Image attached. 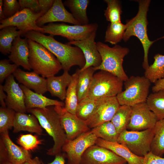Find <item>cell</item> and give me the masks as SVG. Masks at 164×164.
Listing matches in <instances>:
<instances>
[{
    "label": "cell",
    "mask_w": 164,
    "mask_h": 164,
    "mask_svg": "<svg viewBox=\"0 0 164 164\" xmlns=\"http://www.w3.org/2000/svg\"><path fill=\"white\" fill-rule=\"evenodd\" d=\"M23 36L44 46L56 58L61 64L64 71H69L74 66L80 69L85 64V60L81 50L77 46L63 44L56 40L53 36H46L34 30L29 31Z\"/></svg>",
    "instance_id": "6da1fadb"
},
{
    "label": "cell",
    "mask_w": 164,
    "mask_h": 164,
    "mask_svg": "<svg viewBox=\"0 0 164 164\" xmlns=\"http://www.w3.org/2000/svg\"><path fill=\"white\" fill-rule=\"evenodd\" d=\"M27 112L34 115L42 128L53 138L54 145L47 150V154L54 156L60 153L67 140L66 135L61 124L60 115L56 106L42 108L27 110Z\"/></svg>",
    "instance_id": "7a4b0ae2"
},
{
    "label": "cell",
    "mask_w": 164,
    "mask_h": 164,
    "mask_svg": "<svg viewBox=\"0 0 164 164\" xmlns=\"http://www.w3.org/2000/svg\"><path fill=\"white\" fill-rule=\"evenodd\" d=\"M139 4L138 12L135 16L126 23V28L123 39L127 42L132 36L136 37L141 43L144 50V56L142 67L145 70L149 66L148 53L152 44L157 40L164 38V36L154 41L149 39L147 34V12L151 2L150 0L138 1Z\"/></svg>",
    "instance_id": "3957f363"
},
{
    "label": "cell",
    "mask_w": 164,
    "mask_h": 164,
    "mask_svg": "<svg viewBox=\"0 0 164 164\" xmlns=\"http://www.w3.org/2000/svg\"><path fill=\"white\" fill-rule=\"evenodd\" d=\"M29 50V62L31 69L44 78L55 76L62 69L55 56L42 44L27 39Z\"/></svg>",
    "instance_id": "277c9868"
},
{
    "label": "cell",
    "mask_w": 164,
    "mask_h": 164,
    "mask_svg": "<svg viewBox=\"0 0 164 164\" xmlns=\"http://www.w3.org/2000/svg\"><path fill=\"white\" fill-rule=\"evenodd\" d=\"M96 45L102 62L99 66L94 67V70L109 72L123 82L127 80L129 77L124 70L123 63L124 58L129 52V49L118 45L111 47L100 41L96 43Z\"/></svg>",
    "instance_id": "5b68a950"
},
{
    "label": "cell",
    "mask_w": 164,
    "mask_h": 164,
    "mask_svg": "<svg viewBox=\"0 0 164 164\" xmlns=\"http://www.w3.org/2000/svg\"><path fill=\"white\" fill-rule=\"evenodd\" d=\"M151 82L144 76H131L124 82L125 90L116 96L120 105L131 107L146 102Z\"/></svg>",
    "instance_id": "8992f818"
},
{
    "label": "cell",
    "mask_w": 164,
    "mask_h": 164,
    "mask_svg": "<svg viewBox=\"0 0 164 164\" xmlns=\"http://www.w3.org/2000/svg\"><path fill=\"white\" fill-rule=\"evenodd\" d=\"M124 82L112 74L104 70L94 73L88 97L95 100L115 97L122 91Z\"/></svg>",
    "instance_id": "52a82bcc"
},
{
    "label": "cell",
    "mask_w": 164,
    "mask_h": 164,
    "mask_svg": "<svg viewBox=\"0 0 164 164\" xmlns=\"http://www.w3.org/2000/svg\"><path fill=\"white\" fill-rule=\"evenodd\" d=\"M154 135V128L139 131L126 130L119 134L117 142L135 155L144 157L150 151Z\"/></svg>",
    "instance_id": "ba28073f"
},
{
    "label": "cell",
    "mask_w": 164,
    "mask_h": 164,
    "mask_svg": "<svg viewBox=\"0 0 164 164\" xmlns=\"http://www.w3.org/2000/svg\"><path fill=\"white\" fill-rule=\"evenodd\" d=\"M98 27L96 23L84 25H70L63 23H50L42 27L44 29L43 33L61 36L70 41L81 40L88 38L97 31Z\"/></svg>",
    "instance_id": "9c48e42d"
},
{
    "label": "cell",
    "mask_w": 164,
    "mask_h": 164,
    "mask_svg": "<svg viewBox=\"0 0 164 164\" xmlns=\"http://www.w3.org/2000/svg\"><path fill=\"white\" fill-rule=\"evenodd\" d=\"M97 138L91 130L73 140H67L62 151L66 153L67 164H81L83 154L88 148L95 144Z\"/></svg>",
    "instance_id": "30bf717a"
},
{
    "label": "cell",
    "mask_w": 164,
    "mask_h": 164,
    "mask_svg": "<svg viewBox=\"0 0 164 164\" xmlns=\"http://www.w3.org/2000/svg\"><path fill=\"white\" fill-rule=\"evenodd\" d=\"M44 14L41 12H35L27 9L17 12L12 16L0 21V29L9 26L16 27L24 34L30 30H34L43 33L44 29L38 26L37 20Z\"/></svg>",
    "instance_id": "8fae6325"
},
{
    "label": "cell",
    "mask_w": 164,
    "mask_h": 164,
    "mask_svg": "<svg viewBox=\"0 0 164 164\" xmlns=\"http://www.w3.org/2000/svg\"><path fill=\"white\" fill-rule=\"evenodd\" d=\"M0 134V159L2 162L7 161L12 164H22L32 158L29 151L18 146L12 141L9 131Z\"/></svg>",
    "instance_id": "7c38bea8"
},
{
    "label": "cell",
    "mask_w": 164,
    "mask_h": 164,
    "mask_svg": "<svg viewBox=\"0 0 164 164\" xmlns=\"http://www.w3.org/2000/svg\"><path fill=\"white\" fill-rule=\"evenodd\" d=\"M120 106L116 96L98 100L95 110L85 122L91 129L105 122L110 121Z\"/></svg>",
    "instance_id": "4fadbf2b"
},
{
    "label": "cell",
    "mask_w": 164,
    "mask_h": 164,
    "mask_svg": "<svg viewBox=\"0 0 164 164\" xmlns=\"http://www.w3.org/2000/svg\"><path fill=\"white\" fill-rule=\"evenodd\" d=\"M131 107V116L127 129L139 131L154 128L158 120L146 102L137 104Z\"/></svg>",
    "instance_id": "5bb4252c"
},
{
    "label": "cell",
    "mask_w": 164,
    "mask_h": 164,
    "mask_svg": "<svg viewBox=\"0 0 164 164\" xmlns=\"http://www.w3.org/2000/svg\"><path fill=\"white\" fill-rule=\"evenodd\" d=\"M127 162L110 150L96 144L85 151L81 161V164H126Z\"/></svg>",
    "instance_id": "9a60e30c"
},
{
    "label": "cell",
    "mask_w": 164,
    "mask_h": 164,
    "mask_svg": "<svg viewBox=\"0 0 164 164\" xmlns=\"http://www.w3.org/2000/svg\"><path fill=\"white\" fill-rule=\"evenodd\" d=\"M67 140H72L91 130L85 121L67 111L64 107L56 106Z\"/></svg>",
    "instance_id": "2e32d148"
},
{
    "label": "cell",
    "mask_w": 164,
    "mask_h": 164,
    "mask_svg": "<svg viewBox=\"0 0 164 164\" xmlns=\"http://www.w3.org/2000/svg\"><path fill=\"white\" fill-rule=\"evenodd\" d=\"M3 88L7 95L5 100L6 107L17 112L26 113L27 109L25 94L20 85L15 81L13 74L5 79Z\"/></svg>",
    "instance_id": "e0dca14e"
},
{
    "label": "cell",
    "mask_w": 164,
    "mask_h": 164,
    "mask_svg": "<svg viewBox=\"0 0 164 164\" xmlns=\"http://www.w3.org/2000/svg\"><path fill=\"white\" fill-rule=\"evenodd\" d=\"M96 32H95L90 36L82 40L70 41L67 43L79 47L84 54L85 64L83 68L80 69V71L91 67H97L101 63V57L95 41Z\"/></svg>",
    "instance_id": "ac0fdd59"
},
{
    "label": "cell",
    "mask_w": 164,
    "mask_h": 164,
    "mask_svg": "<svg viewBox=\"0 0 164 164\" xmlns=\"http://www.w3.org/2000/svg\"><path fill=\"white\" fill-rule=\"evenodd\" d=\"M63 22L74 25H81L65 9L61 0H54L51 8L36 21L37 25L41 27L48 23Z\"/></svg>",
    "instance_id": "d6986e66"
},
{
    "label": "cell",
    "mask_w": 164,
    "mask_h": 164,
    "mask_svg": "<svg viewBox=\"0 0 164 164\" xmlns=\"http://www.w3.org/2000/svg\"><path fill=\"white\" fill-rule=\"evenodd\" d=\"M19 83L42 94L46 91V79L34 71H25L18 68L13 73Z\"/></svg>",
    "instance_id": "ffe728a7"
},
{
    "label": "cell",
    "mask_w": 164,
    "mask_h": 164,
    "mask_svg": "<svg viewBox=\"0 0 164 164\" xmlns=\"http://www.w3.org/2000/svg\"><path fill=\"white\" fill-rule=\"evenodd\" d=\"M16 37L14 40L9 55V60L18 67L30 71L31 69L29 62V50L27 38Z\"/></svg>",
    "instance_id": "44dd1931"
},
{
    "label": "cell",
    "mask_w": 164,
    "mask_h": 164,
    "mask_svg": "<svg viewBox=\"0 0 164 164\" xmlns=\"http://www.w3.org/2000/svg\"><path fill=\"white\" fill-rule=\"evenodd\" d=\"M20 86L25 94V103L27 110L42 108L51 106L64 107V103L63 101L47 98L43 94L33 91L22 84Z\"/></svg>",
    "instance_id": "7402d4cb"
},
{
    "label": "cell",
    "mask_w": 164,
    "mask_h": 164,
    "mask_svg": "<svg viewBox=\"0 0 164 164\" xmlns=\"http://www.w3.org/2000/svg\"><path fill=\"white\" fill-rule=\"evenodd\" d=\"M13 128L14 133L24 131L35 133L39 135L43 133L42 128L38 119L32 114L16 112Z\"/></svg>",
    "instance_id": "603a6c76"
},
{
    "label": "cell",
    "mask_w": 164,
    "mask_h": 164,
    "mask_svg": "<svg viewBox=\"0 0 164 164\" xmlns=\"http://www.w3.org/2000/svg\"><path fill=\"white\" fill-rule=\"evenodd\" d=\"M72 78L68 71H64L61 75L52 76L46 78V88L51 95L59 98L62 101L65 100L67 88L70 85Z\"/></svg>",
    "instance_id": "cb8c5ba5"
},
{
    "label": "cell",
    "mask_w": 164,
    "mask_h": 164,
    "mask_svg": "<svg viewBox=\"0 0 164 164\" xmlns=\"http://www.w3.org/2000/svg\"><path fill=\"white\" fill-rule=\"evenodd\" d=\"M95 144L111 151L125 159L128 164H142L144 157L135 155L124 145L117 142H109L98 138Z\"/></svg>",
    "instance_id": "d4e9b609"
},
{
    "label": "cell",
    "mask_w": 164,
    "mask_h": 164,
    "mask_svg": "<svg viewBox=\"0 0 164 164\" xmlns=\"http://www.w3.org/2000/svg\"><path fill=\"white\" fill-rule=\"evenodd\" d=\"M90 2L89 0H67L63 4L69 8L74 19L84 25L89 24L87 11Z\"/></svg>",
    "instance_id": "484cf974"
},
{
    "label": "cell",
    "mask_w": 164,
    "mask_h": 164,
    "mask_svg": "<svg viewBox=\"0 0 164 164\" xmlns=\"http://www.w3.org/2000/svg\"><path fill=\"white\" fill-rule=\"evenodd\" d=\"M80 69H77L75 73L72 75L70 83L67 88L64 108L67 112L76 114L78 102L77 84Z\"/></svg>",
    "instance_id": "4316f807"
},
{
    "label": "cell",
    "mask_w": 164,
    "mask_h": 164,
    "mask_svg": "<svg viewBox=\"0 0 164 164\" xmlns=\"http://www.w3.org/2000/svg\"><path fill=\"white\" fill-rule=\"evenodd\" d=\"M96 71L91 67L80 71V69L77 84V92L78 102L88 97Z\"/></svg>",
    "instance_id": "83f0119b"
},
{
    "label": "cell",
    "mask_w": 164,
    "mask_h": 164,
    "mask_svg": "<svg viewBox=\"0 0 164 164\" xmlns=\"http://www.w3.org/2000/svg\"><path fill=\"white\" fill-rule=\"evenodd\" d=\"M16 27L9 26L0 31V51L6 55L10 53L13 42L17 37L23 35L22 31L17 30Z\"/></svg>",
    "instance_id": "f1b7e54d"
},
{
    "label": "cell",
    "mask_w": 164,
    "mask_h": 164,
    "mask_svg": "<svg viewBox=\"0 0 164 164\" xmlns=\"http://www.w3.org/2000/svg\"><path fill=\"white\" fill-rule=\"evenodd\" d=\"M154 62L146 69L144 76L151 83H155L164 77V55L159 53L154 56Z\"/></svg>",
    "instance_id": "f546056e"
},
{
    "label": "cell",
    "mask_w": 164,
    "mask_h": 164,
    "mask_svg": "<svg viewBox=\"0 0 164 164\" xmlns=\"http://www.w3.org/2000/svg\"><path fill=\"white\" fill-rule=\"evenodd\" d=\"M132 111L131 107L120 105L111 121L119 134L127 130L130 121Z\"/></svg>",
    "instance_id": "4dcf8cb0"
},
{
    "label": "cell",
    "mask_w": 164,
    "mask_h": 164,
    "mask_svg": "<svg viewBox=\"0 0 164 164\" xmlns=\"http://www.w3.org/2000/svg\"><path fill=\"white\" fill-rule=\"evenodd\" d=\"M154 135L150 151L162 157L164 154V119L158 120L154 128Z\"/></svg>",
    "instance_id": "1f68e13d"
},
{
    "label": "cell",
    "mask_w": 164,
    "mask_h": 164,
    "mask_svg": "<svg viewBox=\"0 0 164 164\" xmlns=\"http://www.w3.org/2000/svg\"><path fill=\"white\" fill-rule=\"evenodd\" d=\"M91 130L98 138L109 142H117L119 135L111 121L105 122L91 129Z\"/></svg>",
    "instance_id": "d6a6232c"
},
{
    "label": "cell",
    "mask_w": 164,
    "mask_h": 164,
    "mask_svg": "<svg viewBox=\"0 0 164 164\" xmlns=\"http://www.w3.org/2000/svg\"><path fill=\"white\" fill-rule=\"evenodd\" d=\"M146 103L158 120L164 119V90L150 94Z\"/></svg>",
    "instance_id": "836d02e7"
},
{
    "label": "cell",
    "mask_w": 164,
    "mask_h": 164,
    "mask_svg": "<svg viewBox=\"0 0 164 164\" xmlns=\"http://www.w3.org/2000/svg\"><path fill=\"white\" fill-rule=\"evenodd\" d=\"M126 28V24H123L121 22L110 23L106 31L104 41L117 45L123 39Z\"/></svg>",
    "instance_id": "e575fe53"
},
{
    "label": "cell",
    "mask_w": 164,
    "mask_h": 164,
    "mask_svg": "<svg viewBox=\"0 0 164 164\" xmlns=\"http://www.w3.org/2000/svg\"><path fill=\"white\" fill-rule=\"evenodd\" d=\"M97 100L87 97L78 102L76 115L86 121L91 116L96 107Z\"/></svg>",
    "instance_id": "d590c367"
},
{
    "label": "cell",
    "mask_w": 164,
    "mask_h": 164,
    "mask_svg": "<svg viewBox=\"0 0 164 164\" xmlns=\"http://www.w3.org/2000/svg\"><path fill=\"white\" fill-rule=\"evenodd\" d=\"M107 5L104 11V15L106 20L110 23L121 22V8L119 1L117 0H104Z\"/></svg>",
    "instance_id": "8d00e7d4"
},
{
    "label": "cell",
    "mask_w": 164,
    "mask_h": 164,
    "mask_svg": "<svg viewBox=\"0 0 164 164\" xmlns=\"http://www.w3.org/2000/svg\"><path fill=\"white\" fill-rule=\"evenodd\" d=\"M16 112L7 107L0 108V134L11 129L13 127Z\"/></svg>",
    "instance_id": "74e56055"
},
{
    "label": "cell",
    "mask_w": 164,
    "mask_h": 164,
    "mask_svg": "<svg viewBox=\"0 0 164 164\" xmlns=\"http://www.w3.org/2000/svg\"><path fill=\"white\" fill-rule=\"evenodd\" d=\"M17 143L25 149L32 151L37 148L42 143V140L36 135L31 134L21 135L17 139Z\"/></svg>",
    "instance_id": "f35d334b"
},
{
    "label": "cell",
    "mask_w": 164,
    "mask_h": 164,
    "mask_svg": "<svg viewBox=\"0 0 164 164\" xmlns=\"http://www.w3.org/2000/svg\"><path fill=\"white\" fill-rule=\"evenodd\" d=\"M18 67L16 64H11L9 60L3 59L0 61V83L4 81L15 71Z\"/></svg>",
    "instance_id": "ab89813d"
},
{
    "label": "cell",
    "mask_w": 164,
    "mask_h": 164,
    "mask_svg": "<svg viewBox=\"0 0 164 164\" xmlns=\"http://www.w3.org/2000/svg\"><path fill=\"white\" fill-rule=\"evenodd\" d=\"M20 10L19 4L17 0H3V11L6 19L12 16Z\"/></svg>",
    "instance_id": "60d3db41"
},
{
    "label": "cell",
    "mask_w": 164,
    "mask_h": 164,
    "mask_svg": "<svg viewBox=\"0 0 164 164\" xmlns=\"http://www.w3.org/2000/svg\"><path fill=\"white\" fill-rule=\"evenodd\" d=\"M18 1L20 6V11L27 9L35 12H40L38 0H19Z\"/></svg>",
    "instance_id": "b9f144b4"
},
{
    "label": "cell",
    "mask_w": 164,
    "mask_h": 164,
    "mask_svg": "<svg viewBox=\"0 0 164 164\" xmlns=\"http://www.w3.org/2000/svg\"><path fill=\"white\" fill-rule=\"evenodd\" d=\"M142 164H164V158L150 152L144 157Z\"/></svg>",
    "instance_id": "7bdbcfd3"
},
{
    "label": "cell",
    "mask_w": 164,
    "mask_h": 164,
    "mask_svg": "<svg viewBox=\"0 0 164 164\" xmlns=\"http://www.w3.org/2000/svg\"><path fill=\"white\" fill-rule=\"evenodd\" d=\"M40 12L44 14L52 6L54 0H38Z\"/></svg>",
    "instance_id": "ee69618b"
},
{
    "label": "cell",
    "mask_w": 164,
    "mask_h": 164,
    "mask_svg": "<svg viewBox=\"0 0 164 164\" xmlns=\"http://www.w3.org/2000/svg\"><path fill=\"white\" fill-rule=\"evenodd\" d=\"M154 84L152 88L153 93L164 90V77L158 80Z\"/></svg>",
    "instance_id": "f6af8a7d"
},
{
    "label": "cell",
    "mask_w": 164,
    "mask_h": 164,
    "mask_svg": "<svg viewBox=\"0 0 164 164\" xmlns=\"http://www.w3.org/2000/svg\"><path fill=\"white\" fill-rule=\"evenodd\" d=\"M4 90L3 85L1 84H0V104L1 107H6L5 100L7 97V95L5 93Z\"/></svg>",
    "instance_id": "bcb514c9"
},
{
    "label": "cell",
    "mask_w": 164,
    "mask_h": 164,
    "mask_svg": "<svg viewBox=\"0 0 164 164\" xmlns=\"http://www.w3.org/2000/svg\"><path fill=\"white\" fill-rule=\"evenodd\" d=\"M54 160L51 162L47 164H65V160L63 155L59 153L56 155ZM41 164H45L42 162Z\"/></svg>",
    "instance_id": "7dc6e473"
},
{
    "label": "cell",
    "mask_w": 164,
    "mask_h": 164,
    "mask_svg": "<svg viewBox=\"0 0 164 164\" xmlns=\"http://www.w3.org/2000/svg\"><path fill=\"white\" fill-rule=\"evenodd\" d=\"M41 162L38 157H36L34 158L31 159L29 160L22 164H41Z\"/></svg>",
    "instance_id": "c3c4849f"
},
{
    "label": "cell",
    "mask_w": 164,
    "mask_h": 164,
    "mask_svg": "<svg viewBox=\"0 0 164 164\" xmlns=\"http://www.w3.org/2000/svg\"><path fill=\"white\" fill-rule=\"evenodd\" d=\"M3 0H0V21L6 19L3 11Z\"/></svg>",
    "instance_id": "681fc988"
},
{
    "label": "cell",
    "mask_w": 164,
    "mask_h": 164,
    "mask_svg": "<svg viewBox=\"0 0 164 164\" xmlns=\"http://www.w3.org/2000/svg\"><path fill=\"white\" fill-rule=\"evenodd\" d=\"M2 164H12L8 161H4L3 162Z\"/></svg>",
    "instance_id": "f907efd6"
}]
</instances>
